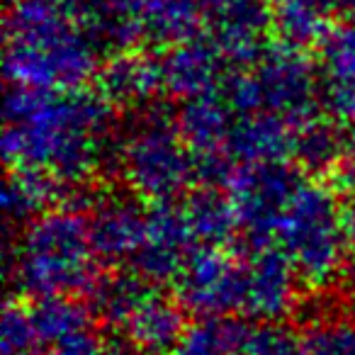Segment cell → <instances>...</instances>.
Here are the masks:
<instances>
[{
    "label": "cell",
    "mask_w": 355,
    "mask_h": 355,
    "mask_svg": "<svg viewBox=\"0 0 355 355\" xmlns=\"http://www.w3.org/2000/svg\"><path fill=\"white\" fill-rule=\"evenodd\" d=\"M256 321L241 316H207L185 329L171 355H251Z\"/></svg>",
    "instance_id": "13"
},
{
    "label": "cell",
    "mask_w": 355,
    "mask_h": 355,
    "mask_svg": "<svg viewBox=\"0 0 355 355\" xmlns=\"http://www.w3.org/2000/svg\"><path fill=\"white\" fill-rule=\"evenodd\" d=\"M198 248L183 207L175 202H161L148 209V229L139 256L132 268L137 275L151 282L175 280L190 253Z\"/></svg>",
    "instance_id": "10"
},
{
    "label": "cell",
    "mask_w": 355,
    "mask_h": 355,
    "mask_svg": "<svg viewBox=\"0 0 355 355\" xmlns=\"http://www.w3.org/2000/svg\"><path fill=\"white\" fill-rule=\"evenodd\" d=\"M272 246L290 258L302 282L326 287L345 266L343 205L326 185L302 178L275 227Z\"/></svg>",
    "instance_id": "3"
},
{
    "label": "cell",
    "mask_w": 355,
    "mask_h": 355,
    "mask_svg": "<svg viewBox=\"0 0 355 355\" xmlns=\"http://www.w3.org/2000/svg\"><path fill=\"white\" fill-rule=\"evenodd\" d=\"M345 185H348V198H345V202H343L345 239H348V246L355 251V178L353 180H345Z\"/></svg>",
    "instance_id": "22"
},
{
    "label": "cell",
    "mask_w": 355,
    "mask_h": 355,
    "mask_svg": "<svg viewBox=\"0 0 355 355\" xmlns=\"http://www.w3.org/2000/svg\"><path fill=\"white\" fill-rule=\"evenodd\" d=\"M217 76V61L205 49L178 51L163 69V80L178 95L185 98H202Z\"/></svg>",
    "instance_id": "16"
},
{
    "label": "cell",
    "mask_w": 355,
    "mask_h": 355,
    "mask_svg": "<svg viewBox=\"0 0 355 355\" xmlns=\"http://www.w3.org/2000/svg\"><path fill=\"white\" fill-rule=\"evenodd\" d=\"M300 129L270 112L241 114L232 124L229 158L234 163H285L287 156H295Z\"/></svg>",
    "instance_id": "12"
},
{
    "label": "cell",
    "mask_w": 355,
    "mask_h": 355,
    "mask_svg": "<svg viewBox=\"0 0 355 355\" xmlns=\"http://www.w3.org/2000/svg\"><path fill=\"white\" fill-rule=\"evenodd\" d=\"M158 83V73L146 64H117L105 76V90L114 100H137L144 98Z\"/></svg>",
    "instance_id": "19"
},
{
    "label": "cell",
    "mask_w": 355,
    "mask_h": 355,
    "mask_svg": "<svg viewBox=\"0 0 355 355\" xmlns=\"http://www.w3.org/2000/svg\"><path fill=\"white\" fill-rule=\"evenodd\" d=\"M180 207L198 246H227L232 234L239 229L232 202L217 190L190 195Z\"/></svg>",
    "instance_id": "14"
},
{
    "label": "cell",
    "mask_w": 355,
    "mask_h": 355,
    "mask_svg": "<svg viewBox=\"0 0 355 355\" xmlns=\"http://www.w3.org/2000/svg\"><path fill=\"white\" fill-rule=\"evenodd\" d=\"M88 219L100 261L134 263L146 241L148 209L132 200L110 198L100 202Z\"/></svg>",
    "instance_id": "11"
},
{
    "label": "cell",
    "mask_w": 355,
    "mask_h": 355,
    "mask_svg": "<svg viewBox=\"0 0 355 355\" xmlns=\"http://www.w3.org/2000/svg\"><path fill=\"white\" fill-rule=\"evenodd\" d=\"M122 171L127 183L156 205L175 202L200 175L178 124L166 117L146 119L129 134L122 146Z\"/></svg>",
    "instance_id": "5"
},
{
    "label": "cell",
    "mask_w": 355,
    "mask_h": 355,
    "mask_svg": "<svg viewBox=\"0 0 355 355\" xmlns=\"http://www.w3.org/2000/svg\"><path fill=\"white\" fill-rule=\"evenodd\" d=\"M95 309L110 324L124 331L132 348L148 355L173 350L185 334L183 311L168 295H161L141 275H114L93 287Z\"/></svg>",
    "instance_id": "4"
},
{
    "label": "cell",
    "mask_w": 355,
    "mask_h": 355,
    "mask_svg": "<svg viewBox=\"0 0 355 355\" xmlns=\"http://www.w3.org/2000/svg\"><path fill=\"white\" fill-rule=\"evenodd\" d=\"M340 139H336V134L331 132V127L311 119L309 124L297 132V144H295V158L306 168H329L331 163L338 158Z\"/></svg>",
    "instance_id": "18"
},
{
    "label": "cell",
    "mask_w": 355,
    "mask_h": 355,
    "mask_svg": "<svg viewBox=\"0 0 355 355\" xmlns=\"http://www.w3.org/2000/svg\"><path fill=\"white\" fill-rule=\"evenodd\" d=\"M61 185L37 173L12 171L3 193V209L8 222H25L49 212Z\"/></svg>",
    "instance_id": "15"
},
{
    "label": "cell",
    "mask_w": 355,
    "mask_h": 355,
    "mask_svg": "<svg viewBox=\"0 0 355 355\" xmlns=\"http://www.w3.org/2000/svg\"><path fill=\"white\" fill-rule=\"evenodd\" d=\"M90 51L56 22H22L8 56V73L20 88H73L88 76Z\"/></svg>",
    "instance_id": "6"
},
{
    "label": "cell",
    "mask_w": 355,
    "mask_h": 355,
    "mask_svg": "<svg viewBox=\"0 0 355 355\" xmlns=\"http://www.w3.org/2000/svg\"><path fill=\"white\" fill-rule=\"evenodd\" d=\"M180 304L207 316H241L243 306V256L227 246H198L175 277Z\"/></svg>",
    "instance_id": "8"
},
{
    "label": "cell",
    "mask_w": 355,
    "mask_h": 355,
    "mask_svg": "<svg viewBox=\"0 0 355 355\" xmlns=\"http://www.w3.org/2000/svg\"><path fill=\"white\" fill-rule=\"evenodd\" d=\"M251 355H304L302 338H297L280 321L275 324H253Z\"/></svg>",
    "instance_id": "21"
},
{
    "label": "cell",
    "mask_w": 355,
    "mask_h": 355,
    "mask_svg": "<svg viewBox=\"0 0 355 355\" xmlns=\"http://www.w3.org/2000/svg\"><path fill=\"white\" fill-rule=\"evenodd\" d=\"M302 178L287 163H236L224 178L239 229L253 246L272 243V234Z\"/></svg>",
    "instance_id": "7"
},
{
    "label": "cell",
    "mask_w": 355,
    "mask_h": 355,
    "mask_svg": "<svg viewBox=\"0 0 355 355\" xmlns=\"http://www.w3.org/2000/svg\"><path fill=\"white\" fill-rule=\"evenodd\" d=\"M90 219L71 209H49L32 219L17 241L15 282L35 300L76 297L98 282Z\"/></svg>",
    "instance_id": "2"
},
{
    "label": "cell",
    "mask_w": 355,
    "mask_h": 355,
    "mask_svg": "<svg viewBox=\"0 0 355 355\" xmlns=\"http://www.w3.org/2000/svg\"><path fill=\"white\" fill-rule=\"evenodd\" d=\"M304 355H355V316L314 324L302 338Z\"/></svg>",
    "instance_id": "17"
},
{
    "label": "cell",
    "mask_w": 355,
    "mask_h": 355,
    "mask_svg": "<svg viewBox=\"0 0 355 355\" xmlns=\"http://www.w3.org/2000/svg\"><path fill=\"white\" fill-rule=\"evenodd\" d=\"M3 153L12 171L44 175L64 188L95 171L107 134V107L88 95L20 88L6 107Z\"/></svg>",
    "instance_id": "1"
},
{
    "label": "cell",
    "mask_w": 355,
    "mask_h": 355,
    "mask_svg": "<svg viewBox=\"0 0 355 355\" xmlns=\"http://www.w3.org/2000/svg\"><path fill=\"white\" fill-rule=\"evenodd\" d=\"M343 287H345V295L355 302V251L343 266Z\"/></svg>",
    "instance_id": "23"
},
{
    "label": "cell",
    "mask_w": 355,
    "mask_h": 355,
    "mask_svg": "<svg viewBox=\"0 0 355 355\" xmlns=\"http://www.w3.org/2000/svg\"><path fill=\"white\" fill-rule=\"evenodd\" d=\"M297 275L290 258L272 243L251 246L243 256L241 319L275 324L295 306Z\"/></svg>",
    "instance_id": "9"
},
{
    "label": "cell",
    "mask_w": 355,
    "mask_h": 355,
    "mask_svg": "<svg viewBox=\"0 0 355 355\" xmlns=\"http://www.w3.org/2000/svg\"><path fill=\"white\" fill-rule=\"evenodd\" d=\"M326 64L334 78V90H355V27L329 42Z\"/></svg>",
    "instance_id": "20"
}]
</instances>
